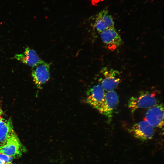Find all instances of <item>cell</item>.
Returning <instances> with one entry per match:
<instances>
[{
  "label": "cell",
  "instance_id": "obj_1",
  "mask_svg": "<svg viewBox=\"0 0 164 164\" xmlns=\"http://www.w3.org/2000/svg\"><path fill=\"white\" fill-rule=\"evenodd\" d=\"M155 93L144 91L135 96L132 97L128 102V106L132 112L138 108H150L158 104Z\"/></svg>",
  "mask_w": 164,
  "mask_h": 164
},
{
  "label": "cell",
  "instance_id": "obj_2",
  "mask_svg": "<svg viewBox=\"0 0 164 164\" xmlns=\"http://www.w3.org/2000/svg\"><path fill=\"white\" fill-rule=\"evenodd\" d=\"M25 150L15 132L5 143L0 145V153L12 157L20 156Z\"/></svg>",
  "mask_w": 164,
  "mask_h": 164
},
{
  "label": "cell",
  "instance_id": "obj_3",
  "mask_svg": "<svg viewBox=\"0 0 164 164\" xmlns=\"http://www.w3.org/2000/svg\"><path fill=\"white\" fill-rule=\"evenodd\" d=\"M101 73L102 77L99 79V84L107 91H114L120 82V72L113 69L104 67Z\"/></svg>",
  "mask_w": 164,
  "mask_h": 164
},
{
  "label": "cell",
  "instance_id": "obj_4",
  "mask_svg": "<svg viewBox=\"0 0 164 164\" xmlns=\"http://www.w3.org/2000/svg\"><path fill=\"white\" fill-rule=\"evenodd\" d=\"M118 102V97L115 91H107L105 94L104 101L99 111L110 120Z\"/></svg>",
  "mask_w": 164,
  "mask_h": 164
},
{
  "label": "cell",
  "instance_id": "obj_5",
  "mask_svg": "<svg viewBox=\"0 0 164 164\" xmlns=\"http://www.w3.org/2000/svg\"><path fill=\"white\" fill-rule=\"evenodd\" d=\"M32 75L36 85L40 88L48 81L50 77V65L43 60L33 67Z\"/></svg>",
  "mask_w": 164,
  "mask_h": 164
},
{
  "label": "cell",
  "instance_id": "obj_6",
  "mask_svg": "<svg viewBox=\"0 0 164 164\" xmlns=\"http://www.w3.org/2000/svg\"><path fill=\"white\" fill-rule=\"evenodd\" d=\"M144 120L153 127L161 128L164 125V107L158 104L149 108L146 112Z\"/></svg>",
  "mask_w": 164,
  "mask_h": 164
},
{
  "label": "cell",
  "instance_id": "obj_7",
  "mask_svg": "<svg viewBox=\"0 0 164 164\" xmlns=\"http://www.w3.org/2000/svg\"><path fill=\"white\" fill-rule=\"evenodd\" d=\"M130 132L135 138L142 141L151 139L154 132V127L145 120L134 125Z\"/></svg>",
  "mask_w": 164,
  "mask_h": 164
},
{
  "label": "cell",
  "instance_id": "obj_8",
  "mask_svg": "<svg viewBox=\"0 0 164 164\" xmlns=\"http://www.w3.org/2000/svg\"><path fill=\"white\" fill-rule=\"evenodd\" d=\"M104 91L100 84L94 86L87 92L86 102L99 111L104 100Z\"/></svg>",
  "mask_w": 164,
  "mask_h": 164
},
{
  "label": "cell",
  "instance_id": "obj_9",
  "mask_svg": "<svg viewBox=\"0 0 164 164\" xmlns=\"http://www.w3.org/2000/svg\"><path fill=\"white\" fill-rule=\"evenodd\" d=\"M94 26L100 33L108 29L114 27L113 18L107 9L101 10L96 15Z\"/></svg>",
  "mask_w": 164,
  "mask_h": 164
},
{
  "label": "cell",
  "instance_id": "obj_10",
  "mask_svg": "<svg viewBox=\"0 0 164 164\" xmlns=\"http://www.w3.org/2000/svg\"><path fill=\"white\" fill-rule=\"evenodd\" d=\"M100 34L102 42L111 50L116 49L122 44L121 36L115 27L108 29Z\"/></svg>",
  "mask_w": 164,
  "mask_h": 164
},
{
  "label": "cell",
  "instance_id": "obj_11",
  "mask_svg": "<svg viewBox=\"0 0 164 164\" xmlns=\"http://www.w3.org/2000/svg\"><path fill=\"white\" fill-rule=\"evenodd\" d=\"M14 58L26 64L33 67L42 61L36 51L28 47L25 48L23 53L16 54Z\"/></svg>",
  "mask_w": 164,
  "mask_h": 164
},
{
  "label": "cell",
  "instance_id": "obj_12",
  "mask_svg": "<svg viewBox=\"0 0 164 164\" xmlns=\"http://www.w3.org/2000/svg\"><path fill=\"white\" fill-rule=\"evenodd\" d=\"M14 132L11 121H5L0 128V145L5 143Z\"/></svg>",
  "mask_w": 164,
  "mask_h": 164
},
{
  "label": "cell",
  "instance_id": "obj_13",
  "mask_svg": "<svg viewBox=\"0 0 164 164\" xmlns=\"http://www.w3.org/2000/svg\"><path fill=\"white\" fill-rule=\"evenodd\" d=\"M13 157L0 153V161L3 164L11 163Z\"/></svg>",
  "mask_w": 164,
  "mask_h": 164
},
{
  "label": "cell",
  "instance_id": "obj_14",
  "mask_svg": "<svg viewBox=\"0 0 164 164\" xmlns=\"http://www.w3.org/2000/svg\"><path fill=\"white\" fill-rule=\"evenodd\" d=\"M5 121L4 120L2 117L1 116V115H0V128L3 125Z\"/></svg>",
  "mask_w": 164,
  "mask_h": 164
},
{
  "label": "cell",
  "instance_id": "obj_15",
  "mask_svg": "<svg viewBox=\"0 0 164 164\" xmlns=\"http://www.w3.org/2000/svg\"><path fill=\"white\" fill-rule=\"evenodd\" d=\"M2 111L0 108V115H1L2 114Z\"/></svg>",
  "mask_w": 164,
  "mask_h": 164
},
{
  "label": "cell",
  "instance_id": "obj_16",
  "mask_svg": "<svg viewBox=\"0 0 164 164\" xmlns=\"http://www.w3.org/2000/svg\"><path fill=\"white\" fill-rule=\"evenodd\" d=\"M0 164H3V163H2L0 161Z\"/></svg>",
  "mask_w": 164,
  "mask_h": 164
},
{
  "label": "cell",
  "instance_id": "obj_17",
  "mask_svg": "<svg viewBox=\"0 0 164 164\" xmlns=\"http://www.w3.org/2000/svg\"><path fill=\"white\" fill-rule=\"evenodd\" d=\"M12 164V163H8V164Z\"/></svg>",
  "mask_w": 164,
  "mask_h": 164
}]
</instances>
